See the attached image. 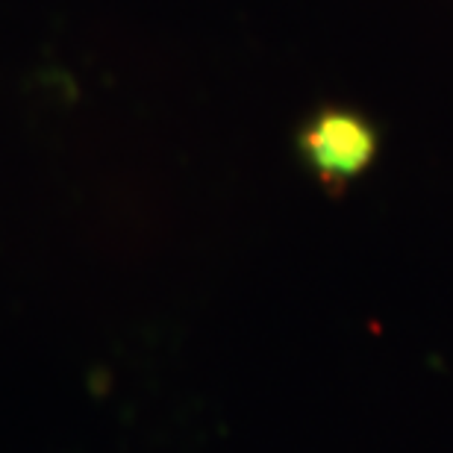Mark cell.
<instances>
[{
	"mask_svg": "<svg viewBox=\"0 0 453 453\" xmlns=\"http://www.w3.org/2000/svg\"><path fill=\"white\" fill-rule=\"evenodd\" d=\"M297 148L319 183L330 192H342L377 159L380 133L362 112L327 106L303 124Z\"/></svg>",
	"mask_w": 453,
	"mask_h": 453,
	"instance_id": "1",
	"label": "cell"
}]
</instances>
